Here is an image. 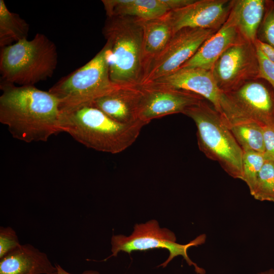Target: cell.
I'll return each instance as SVG.
<instances>
[{"label":"cell","instance_id":"obj_30","mask_svg":"<svg viewBox=\"0 0 274 274\" xmlns=\"http://www.w3.org/2000/svg\"><path fill=\"white\" fill-rule=\"evenodd\" d=\"M257 274H274V269L271 268L267 270L259 272Z\"/></svg>","mask_w":274,"mask_h":274},{"label":"cell","instance_id":"obj_1","mask_svg":"<svg viewBox=\"0 0 274 274\" xmlns=\"http://www.w3.org/2000/svg\"><path fill=\"white\" fill-rule=\"evenodd\" d=\"M0 88V122L14 138L27 143L47 142L62 132L59 102L49 91L3 80Z\"/></svg>","mask_w":274,"mask_h":274},{"label":"cell","instance_id":"obj_25","mask_svg":"<svg viewBox=\"0 0 274 274\" xmlns=\"http://www.w3.org/2000/svg\"><path fill=\"white\" fill-rule=\"evenodd\" d=\"M21 245L15 231L12 227L1 226L0 259Z\"/></svg>","mask_w":274,"mask_h":274},{"label":"cell","instance_id":"obj_10","mask_svg":"<svg viewBox=\"0 0 274 274\" xmlns=\"http://www.w3.org/2000/svg\"><path fill=\"white\" fill-rule=\"evenodd\" d=\"M219 88L230 92L258 78L259 63L255 44L244 40L227 49L211 70Z\"/></svg>","mask_w":274,"mask_h":274},{"label":"cell","instance_id":"obj_26","mask_svg":"<svg viewBox=\"0 0 274 274\" xmlns=\"http://www.w3.org/2000/svg\"><path fill=\"white\" fill-rule=\"evenodd\" d=\"M255 47L259 63L258 78L264 79L267 82L274 91V63L269 60L256 46Z\"/></svg>","mask_w":274,"mask_h":274},{"label":"cell","instance_id":"obj_16","mask_svg":"<svg viewBox=\"0 0 274 274\" xmlns=\"http://www.w3.org/2000/svg\"><path fill=\"white\" fill-rule=\"evenodd\" d=\"M47 255L29 244L21 245L0 259V274H57Z\"/></svg>","mask_w":274,"mask_h":274},{"label":"cell","instance_id":"obj_20","mask_svg":"<svg viewBox=\"0 0 274 274\" xmlns=\"http://www.w3.org/2000/svg\"><path fill=\"white\" fill-rule=\"evenodd\" d=\"M28 24L17 14L10 12L0 0V46L12 45L27 38Z\"/></svg>","mask_w":274,"mask_h":274},{"label":"cell","instance_id":"obj_19","mask_svg":"<svg viewBox=\"0 0 274 274\" xmlns=\"http://www.w3.org/2000/svg\"><path fill=\"white\" fill-rule=\"evenodd\" d=\"M266 0H232L230 14L242 37L254 44L262 21Z\"/></svg>","mask_w":274,"mask_h":274},{"label":"cell","instance_id":"obj_18","mask_svg":"<svg viewBox=\"0 0 274 274\" xmlns=\"http://www.w3.org/2000/svg\"><path fill=\"white\" fill-rule=\"evenodd\" d=\"M108 17L128 16L143 20L161 17L170 12L165 0H103Z\"/></svg>","mask_w":274,"mask_h":274},{"label":"cell","instance_id":"obj_27","mask_svg":"<svg viewBox=\"0 0 274 274\" xmlns=\"http://www.w3.org/2000/svg\"><path fill=\"white\" fill-rule=\"evenodd\" d=\"M266 160L274 161V123L263 126Z\"/></svg>","mask_w":274,"mask_h":274},{"label":"cell","instance_id":"obj_29","mask_svg":"<svg viewBox=\"0 0 274 274\" xmlns=\"http://www.w3.org/2000/svg\"><path fill=\"white\" fill-rule=\"evenodd\" d=\"M55 265L57 270V274H72L65 270L60 265L57 264H55ZM82 274H99V273L94 270H86L84 271Z\"/></svg>","mask_w":274,"mask_h":274},{"label":"cell","instance_id":"obj_11","mask_svg":"<svg viewBox=\"0 0 274 274\" xmlns=\"http://www.w3.org/2000/svg\"><path fill=\"white\" fill-rule=\"evenodd\" d=\"M141 86L138 119L146 125L155 119L183 114L188 108L204 99L192 92L153 83Z\"/></svg>","mask_w":274,"mask_h":274},{"label":"cell","instance_id":"obj_7","mask_svg":"<svg viewBox=\"0 0 274 274\" xmlns=\"http://www.w3.org/2000/svg\"><path fill=\"white\" fill-rule=\"evenodd\" d=\"M207 236L200 234L187 244L176 242L175 233L166 228H161L158 221L152 219L146 223L135 224L133 231L129 236L113 235L111 238V257H116L120 252L130 254L136 251H146L153 249H165L169 252L167 259L158 267H165L176 257L181 256L189 266L194 268L197 274H206V270L193 262L187 254V250L193 246L204 244Z\"/></svg>","mask_w":274,"mask_h":274},{"label":"cell","instance_id":"obj_14","mask_svg":"<svg viewBox=\"0 0 274 274\" xmlns=\"http://www.w3.org/2000/svg\"><path fill=\"white\" fill-rule=\"evenodd\" d=\"M244 40H245L239 33L229 13L223 26L207 39L181 68L199 67L211 71L217 60L227 49Z\"/></svg>","mask_w":274,"mask_h":274},{"label":"cell","instance_id":"obj_12","mask_svg":"<svg viewBox=\"0 0 274 274\" xmlns=\"http://www.w3.org/2000/svg\"><path fill=\"white\" fill-rule=\"evenodd\" d=\"M231 6L232 0H195L164 16L174 34L187 27L218 30L227 20Z\"/></svg>","mask_w":274,"mask_h":274},{"label":"cell","instance_id":"obj_15","mask_svg":"<svg viewBox=\"0 0 274 274\" xmlns=\"http://www.w3.org/2000/svg\"><path fill=\"white\" fill-rule=\"evenodd\" d=\"M142 93L141 85L120 86L98 98L90 106L118 122L132 124L140 121L138 112Z\"/></svg>","mask_w":274,"mask_h":274},{"label":"cell","instance_id":"obj_17","mask_svg":"<svg viewBox=\"0 0 274 274\" xmlns=\"http://www.w3.org/2000/svg\"><path fill=\"white\" fill-rule=\"evenodd\" d=\"M141 21L143 28L142 64L143 75L151 62L167 45L174 32L170 24L164 16L156 19Z\"/></svg>","mask_w":274,"mask_h":274},{"label":"cell","instance_id":"obj_13","mask_svg":"<svg viewBox=\"0 0 274 274\" xmlns=\"http://www.w3.org/2000/svg\"><path fill=\"white\" fill-rule=\"evenodd\" d=\"M226 93L246 118L262 126L274 123V91L264 79H253Z\"/></svg>","mask_w":274,"mask_h":274},{"label":"cell","instance_id":"obj_21","mask_svg":"<svg viewBox=\"0 0 274 274\" xmlns=\"http://www.w3.org/2000/svg\"><path fill=\"white\" fill-rule=\"evenodd\" d=\"M229 128L243 151H253L264 154L263 126L250 119L242 120Z\"/></svg>","mask_w":274,"mask_h":274},{"label":"cell","instance_id":"obj_9","mask_svg":"<svg viewBox=\"0 0 274 274\" xmlns=\"http://www.w3.org/2000/svg\"><path fill=\"white\" fill-rule=\"evenodd\" d=\"M152 83L186 90L203 97L213 106L228 126L237 119L238 114L234 104L227 94L219 88L211 70L199 67L181 68Z\"/></svg>","mask_w":274,"mask_h":274},{"label":"cell","instance_id":"obj_3","mask_svg":"<svg viewBox=\"0 0 274 274\" xmlns=\"http://www.w3.org/2000/svg\"><path fill=\"white\" fill-rule=\"evenodd\" d=\"M103 33L108 47L111 81L121 86L140 85L143 75L141 20L128 16L108 17Z\"/></svg>","mask_w":274,"mask_h":274},{"label":"cell","instance_id":"obj_22","mask_svg":"<svg viewBox=\"0 0 274 274\" xmlns=\"http://www.w3.org/2000/svg\"><path fill=\"white\" fill-rule=\"evenodd\" d=\"M250 194L257 200L274 202V161H265Z\"/></svg>","mask_w":274,"mask_h":274},{"label":"cell","instance_id":"obj_4","mask_svg":"<svg viewBox=\"0 0 274 274\" xmlns=\"http://www.w3.org/2000/svg\"><path fill=\"white\" fill-rule=\"evenodd\" d=\"M57 64L56 45L38 33L29 41L20 40L1 48L0 73L3 81L19 86H35L51 78Z\"/></svg>","mask_w":274,"mask_h":274},{"label":"cell","instance_id":"obj_24","mask_svg":"<svg viewBox=\"0 0 274 274\" xmlns=\"http://www.w3.org/2000/svg\"><path fill=\"white\" fill-rule=\"evenodd\" d=\"M257 39L274 47V1L266 0L262 21L257 32Z\"/></svg>","mask_w":274,"mask_h":274},{"label":"cell","instance_id":"obj_23","mask_svg":"<svg viewBox=\"0 0 274 274\" xmlns=\"http://www.w3.org/2000/svg\"><path fill=\"white\" fill-rule=\"evenodd\" d=\"M266 160L264 154L253 151H243V178L251 193L255 186L258 174Z\"/></svg>","mask_w":274,"mask_h":274},{"label":"cell","instance_id":"obj_5","mask_svg":"<svg viewBox=\"0 0 274 274\" xmlns=\"http://www.w3.org/2000/svg\"><path fill=\"white\" fill-rule=\"evenodd\" d=\"M183 114L196 125L200 150L208 158L218 162L231 177L242 180L243 151L213 106L202 99L188 108Z\"/></svg>","mask_w":274,"mask_h":274},{"label":"cell","instance_id":"obj_8","mask_svg":"<svg viewBox=\"0 0 274 274\" xmlns=\"http://www.w3.org/2000/svg\"><path fill=\"white\" fill-rule=\"evenodd\" d=\"M216 31L190 27L178 30L149 64L143 75L140 85L152 83L180 69Z\"/></svg>","mask_w":274,"mask_h":274},{"label":"cell","instance_id":"obj_6","mask_svg":"<svg viewBox=\"0 0 274 274\" xmlns=\"http://www.w3.org/2000/svg\"><path fill=\"white\" fill-rule=\"evenodd\" d=\"M108 53L105 44L90 61L62 77L49 89L58 99L61 111L90 106L98 98L121 86L110 79Z\"/></svg>","mask_w":274,"mask_h":274},{"label":"cell","instance_id":"obj_2","mask_svg":"<svg viewBox=\"0 0 274 274\" xmlns=\"http://www.w3.org/2000/svg\"><path fill=\"white\" fill-rule=\"evenodd\" d=\"M145 125L141 121L118 122L91 106L61 111L60 118L62 132L87 148L111 154L121 153L131 146Z\"/></svg>","mask_w":274,"mask_h":274},{"label":"cell","instance_id":"obj_28","mask_svg":"<svg viewBox=\"0 0 274 274\" xmlns=\"http://www.w3.org/2000/svg\"><path fill=\"white\" fill-rule=\"evenodd\" d=\"M254 44L269 60L274 63V47L258 39Z\"/></svg>","mask_w":274,"mask_h":274}]
</instances>
